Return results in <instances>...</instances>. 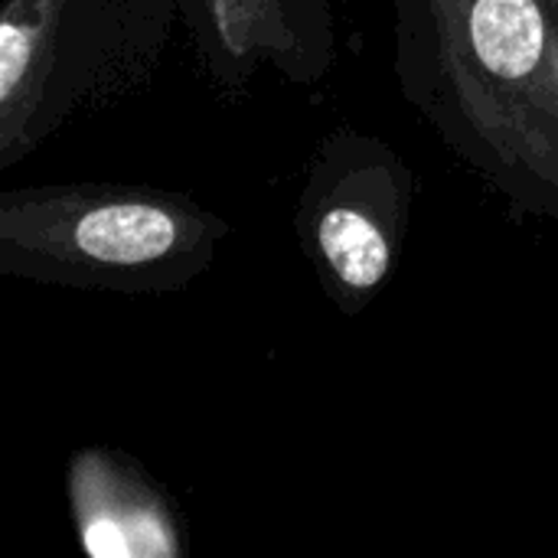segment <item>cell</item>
<instances>
[{"instance_id": "6da1fadb", "label": "cell", "mask_w": 558, "mask_h": 558, "mask_svg": "<svg viewBox=\"0 0 558 558\" xmlns=\"http://www.w3.org/2000/svg\"><path fill=\"white\" fill-rule=\"evenodd\" d=\"M402 98L517 219L558 222L549 0H386Z\"/></svg>"}, {"instance_id": "7a4b0ae2", "label": "cell", "mask_w": 558, "mask_h": 558, "mask_svg": "<svg viewBox=\"0 0 558 558\" xmlns=\"http://www.w3.org/2000/svg\"><path fill=\"white\" fill-rule=\"evenodd\" d=\"M232 222L144 183H36L0 193V275L160 298L206 275Z\"/></svg>"}, {"instance_id": "3957f363", "label": "cell", "mask_w": 558, "mask_h": 558, "mask_svg": "<svg viewBox=\"0 0 558 558\" xmlns=\"http://www.w3.org/2000/svg\"><path fill=\"white\" fill-rule=\"evenodd\" d=\"M177 26V0H7L0 170H13L69 124L144 95Z\"/></svg>"}, {"instance_id": "277c9868", "label": "cell", "mask_w": 558, "mask_h": 558, "mask_svg": "<svg viewBox=\"0 0 558 558\" xmlns=\"http://www.w3.org/2000/svg\"><path fill=\"white\" fill-rule=\"evenodd\" d=\"M415 196V170L379 134L340 124L314 147L294 203V232L340 314H363L396 275Z\"/></svg>"}, {"instance_id": "5b68a950", "label": "cell", "mask_w": 558, "mask_h": 558, "mask_svg": "<svg viewBox=\"0 0 558 558\" xmlns=\"http://www.w3.org/2000/svg\"><path fill=\"white\" fill-rule=\"evenodd\" d=\"M177 10L203 75L222 95H242L258 72L314 88L340 62L330 0H177Z\"/></svg>"}, {"instance_id": "8992f818", "label": "cell", "mask_w": 558, "mask_h": 558, "mask_svg": "<svg viewBox=\"0 0 558 558\" xmlns=\"http://www.w3.org/2000/svg\"><path fill=\"white\" fill-rule=\"evenodd\" d=\"M65 494L75 539L92 558H180L190 553L177 504L124 451H72Z\"/></svg>"}, {"instance_id": "52a82bcc", "label": "cell", "mask_w": 558, "mask_h": 558, "mask_svg": "<svg viewBox=\"0 0 558 558\" xmlns=\"http://www.w3.org/2000/svg\"><path fill=\"white\" fill-rule=\"evenodd\" d=\"M549 7H553V10H556V16H558V0H549Z\"/></svg>"}]
</instances>
